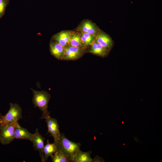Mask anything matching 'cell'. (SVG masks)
<instances>
[{
  "label": "cell",
  "instance_id": "cell-12",
  "mask_svg": "<svg viewBox=\"0 0 162 162\" xmlns=\"http://www.w3.org/2000/svg\"><path fill=\"white\" fill-rule=\"evenodd\" d=\"M33 134L29 132L26 128L21 127L20 125L16 127L14 130L15 139L26 140L32 141Z\"/></svg>",
  "mask_w": 162,
  "mask_h": 162
},
{
  "label": "cell",
  "instance_id": "cell-15",
  "mask_svg": "<svg viewBox=\"0 0 162 162\" xmlns=\"http://www.w3.org/2000/svg\"><path fill=\"white\" fill-rule=\"evenodd\" d=\"M57 151L56 144L54 142L53 143H50L47 140L43 149L44 162H46L48 158L49 157H51Z\"/></svg>",
  "mask_w": 162,
  "mask_h": 162
},
{
  "label": "cell",
  "instance_id": "cell-11",
  "mask_svg": "<svg viewBox=\"0 0 162 162\" xmlns=\"http://www.w3.org/2000/svg\"><path fill=\"white\" fill-rule=\"evenodd\" d=\"M50 49L51 54L58 59H62L64 54V47L52 40L50 44Z\"/></svg>",
  "mask_w": 162,
  "mask_h": 162
},
{
  "label": "cell",
  "instance_id": "cell-21",
  "mask_svg": "<svg viewBox=\"0 0 162 162\" xmlns=\"http://www.w3.org/2000/svg\"><path fill=\"white\" fill-rule=\"evenodd\" d=\"M1 118V116L0 115V120Z\"/></svg>",
  "mask_w": 162,
  "mask_h": 162
},
{
  "label": "cell",
  "instance_id": "cell-2",
  "mask_svg": "<svg viewBox=\"0 0 162 162\" xmlns=\"http://www.w3.org/2000/svg\"><path fill=\"white\" fill-rule=\"evenodd\" d=\"M56 144L57 151L67 156L70 162H72L74 157L80 149L81 146L80 143H75L69 140L62 134H61L59 139Z\"/></svg>",
  "mask_w": 162,
  "mask_h": 162
},
{
  "label": "cell",
  "instance_id": "cell-7",
  "mask_svg": "<svg viewBox=\"0 0 162 162\" xmlns=\"http://www.w3.org/2000/svg\"><path fill=\"white\" fill-rule=\"evenodd\" d=\"M45 138L39 133L38 128L33 134V138L32 142L35 151H38L40 154L42 162H44L43 149L44 147V140Z\"/></svg>",
  "mask_w": 162,
  "mask_h": 162
},
{
  "label": "cell",
  "instance_id": "cell-6",
  "mask_svg": "<svg viewBox=\"0 0 162 162\" xmlns=\"http://www.w3.org/2000/svg\"><path fill=\"white\" fill-rule=\"evenodd\" d=\"M83 49L68 44L64 47V54L62 59L75 60L80 57L83 52Z\"/></svg>",
  "mask_w": 162,
  "mask_h": 162
},
{
  "label": "cell",
  "instance_id": "cell-9",
  "mask_svg": "<svg viewBox=\"0 0 162 162\" xmlns=\"http://www.w3.org/2000/svg\"><path fill=\"white\" fill-rule=\"evenodd\" d=\"M100 30L94 23L89 20H86L82 22L79 27L77 30L80 32L87 33L96 36Z\"/></svg>",
  "mask_w": 162,
  "mask_h": 162
},
{
  "label": "cell",
  "instance_id": "cell-5",
  "mask_svg": "<svg viewBox=\"0 0 162 162\" xmlns=\"http://www.w3.org/2000/svg\"><path fill=\"white\" fill-rule=\"evenodd\" d=\"M48 128L47 134L50 133L54 139V142L56 144L61 136L59 126L57 119L50 116L45 119Z\"/></svg>",
  "mask_w": 162,
  "mask_h": 162
},
{
  "label": "cell",
  "instance_id": "cell-4",
  "mask_svg": "<svg viewBox=\"0 0 162 162\" xmlns=\"http://www.w3.org/2000/svg\"><path fill=\"white\" fill-rule=\"evenodd\" d=\"M19 125L18 122H16L0 129V142L7 145L12 142L15 139V129Z\"/></svg>",
  "mask_w": 162,
  "mask_h": 162
},
{
  "label": "cell",
  "instance_id": "cell-17",
  "mask_svg": "<svg viewBox=\"0 0 162 162\" xmlns=\"http://www.w3.org/2000/svg\"><path fill=\"white\" fill-rule=\"evenodd\" d=\"M80 34L85 48L91 45L95 40L96 36L86 32H80Z\"/></svg>",
  "mask_w": 162,
  "mask_h": 162
},
{
  "label": "cell",
  "instance_id": "cell-10",
  "mask_svg": "<svg viewBox=\"0 0 162 162\" xmlns=\"http://www.w3.org/2000/svg\"><path fill=\"white\" fill-rule=\"evenodd\" d=\"M71 32L63 31L58 32L53 36L52 40L64 47L69 44Z\"/></svg>",
  "mask_w": 162,
  "mask_h": 162
},
{
  "label": "cell",
  "instance_id": "cell-1",
  "mask_svg": "<svg viewBox=\"0 0 162 162\" xmlns=\"http://www.w3.org/2000/svg\"><path fill=\"white\" fill-rule=\"evenodd\" d=\"M33 93L32 102L34 107H38L42 112L40 118L46 119L50 116L48 105L51 98L50 94L45 91H38L31 88Z\"/></svg>",
  "mask_w": 162,
  "mask_h": 162
},
{
  "label": "cell",
  "instance_id": "cell-16",
  "mask_svg": "<svg viewBox=\"0 0 162 162\" xmlns=\"http://www.w3.org/2000/svg\"><path fill=\"white\" fill-rule=\"evenodd\" d=\"M69 44L83 49L85 48L82 41L80 34L74 32H71Z\"/></svg>",
  "mask_w": 162,
  "mask_h": 162
},
{
  "label": "cell",
  "instance_id": "cell-13",
  "mask_svg": "<svg viewBox=\"0 0 162 162\" xmlns=\"http://www.w3.org/2000/svg\"><path fill=\"white\" fill-rule=\"evenodd\" d=\"M91 46L89 51L93 54L104 57L106 56L109 53L110 50L98 43L95 40Z\"/></svg>",
  "mask_w": 162,
  "mask_h": 162
},
{
  "label": "cell",
  "instance_id": "cell-20",
  "mask_svg": "<svg viewBox=\"0 0 162 162\" xmlns=\"http://www.w3.org/2000/svg\"><path fill=\"white\" fill-rule=\"evenodd\" d=\"M93 160H94L93 162H103L104 160L102 158H101L100 157H99L98 156H96L95 157L93 160L92 159V162Z\"/></svg>",
  "mask_w": 162,
  "mask_h": 162
},
{
  "label": "cell",
  "instance_id": "cell-3",
  "mask_svg": "<svg viewBox=\"0 0 162 162\" xmlns=\"http://www.w3.org/2000/svg\"><path fill=\"white\" fill-rule=\"evenodd\" d=\"M10 109L5 115L1 113L0 129L22 119V111L20 106L16 103L10 104Z\"/></svg>",
  "mask_w": 162,
  "mask_h": 162
},
{
  "label": "cell",
  "instance_id": "cell-18",
  "mask_svg": "<svg viewBox=\"0 0 162 162\" xmlns=\"http://www.w3.org/2000/svg\"><path fill=\"white\" fill-rule=\"evenodd\" d=\"M53 162H70L69 158L62 152L57 151L51 157Z\"/></svg>",
  "mask_w": 162,
  "mask_h": 162
},
{
  "label": "cell",
  "instance_id": "cell-14",
  "mask_svg": "<svg viewBox=\"0 0 162 162\" xmlns=\"http://www.w3.org/2000/svg\"><path fill=\"white\" fill-rule=\"evenodd\" d=\"M91 151L83 152L80 149L74 157L73 162H91L92 159L91 157Z\"/></svg>",
  "mask_w": 162,
  "mask_h": 162
},
{
  "label": "cell",
  "instance_id": "cell-19",
  "mask_svg": "<svg viewBox=\"0 0 162 162\" xmlns=\"http://www.w3.org/2000/svg\"><path fill=\"white\" fill-rule=\"evenodd\" d=\"M9 0H0V19L4 15Z\"/></svg>",
  "mask_w": 162,
  "mask_h": 162
},
{
  "label": "cell",
  "instance_id": "cell-8",
  "mask_svg": "<svg viewBox=\"0 0 162 162\" xmlns=\"http://www.w3.org/2000/svg\"><path fill=\"white\" fill-rule=\"evenodd\" d=\"M95 40L98 43L110 50L113 46V42L111 38L100 30L95 36Z\"/></svg>",
  "mask_w": 162,
  "mask_h": 162
}]
</instances>
